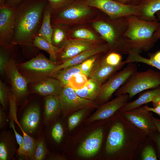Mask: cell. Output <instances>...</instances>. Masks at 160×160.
I'll use <instances>...</instances> for the list:
<instances>
[{"label": "cell", "mask_w": 160, "mask_h": 160, "mask_svg": "<svg viewBox=\"0 0 160 160\" xmlns=\"http://www.w3.org/2000/svg\"><path fill=\"white\" fill-rule=\"evenodd\" d=\"M118 117V120L109 131L105 143V152L108 155L117 153L121 160H132L140 145L148 136L130 122L120 112Z\"/></svg>", "instance_id": "obj_1"}, {"label": "cell", "mask_w": 160, "mask_h": 160, "mask_svg": "<svg viewBox=\"0 0 160 160\" xmlns=\"http://www.w3.org/2000/svg\"><path fill=\"white\" fill-rule=\"evenodd\" d=\"M47 0H23L16 7L14 46L34 47L33 41L41 26Z\"/></svg>", "instance_id": "obj_2"}, {"label": "cell", "mask_w": 160, "mask_h": 160, "mask_svg": "<svg viewBox=\"0 0 160 160\" xmlns=\"http://www.w3.org/2000/svg\"><path fill=\"white\" fill-rule=\"evenodd\" d=\"M126 17L128 27L123 35L124 54H128L131 52L140 53L150 50L158 41L153 34L160 22L142 20L133 15Z\"/></svg>", "instance_id": "obj_3"}, {"label": "cell", "mask_w": 160, "mask_h": 160, "mask_svg": "<svg viewBox=\"0 0 160 160\" xmlns=\"http://www.w3.org/2000/svg\"><path fill=\"white\" fill-rule=\"evenodd\" d=\"M94 21L92 26L100 35L102 39L108 45L109 52L123 54L124 40L123 35L128 27L126 17L112 19L105 14Z\"/></svg>", "instance_id": "obj_4"}, {"label": "cell", "mask_w": 160, "mask_h": 160, "mask_svg": "<svg viewBox=\"0 0 160 160\" xmlns=\"http://www.w3.org/2000/svg\"><path fill=\"white\" fill-rule=\"evenodd\" d=\"M160 86V71L149 69L137 71L131 74L126 82L116 92V96L127 94L129 100L145 90Z\"/></svg>", "instance_id": "obj_5"}, {"label": "cell", "mask_w": 160, "mask_h": 160, "mask_svg": "<svg viewBox=\"0 0 160 160\" xmlns=\"http://www.w3.org/2000/svg\"><path fill=\"white\" fill-rule=\"evenodd\" d=\"M60 63L48 59L41 53L29 60L17 64V65L28 83L32 84L52 77L55 68Z\"/></svg>", "instance_id": "obj_6"}, {"label": "cell", "mask_w": 160, "mask_h": 160, "mask_svg": "<svg viewBox=\"0 0 160 160\" xmlns=\"http://www.w3.org/2000/svg\"><path fill=\"white\" fill-rule=\"evenodd\" d=\"M93 8L86 4L84 0H75L58 10L51 12V23L68 26L80 23L90 15Z\"/></svg>", "instance_id": "obj_7"}, {"label": "cell", "mask_w": 160, "mask_h": 160, "mask_svg": "<svg viewBox=\"0 0 160 160\" xmlns=\"http://www.w3.org/2000/svg\"><path fill=\"white\" fill-rule=\"evenodd\" d=\"M89 6L97 8L112 19L126 17L130 15L139 17L140 13L137 6L125 5L114 0H84Z\"/></svg>", "instance_id": "obj_8"}, {"label": "cell", "mask_w": 160, "mask_h": 160, "mask_svg": "<svg viewBox=\"0 0 160 160\" xmlns=\"http://www.w3.org/2000/svg\"><path fill=\"white\" fill-rule=\"evenodd\" d=\"M137 70L135 63H127L122 70L114 74L103 84L98 97L100 103H105L127 80L129 76Z\"/></svg>", "instance_id": "obj_9"}, {"label": "cell", "mask_w": 160, "mask_h": 160, "mask_svg": "<svg viewBox=\"0 0 160 160\" xmlns=\"http://www.w3.org/2000/svg\"><path fill=\"white\" fill-rule=\"evenodd\" d=\"M16 7L0 6V47L9 50L12 48L15 24Z\"/></svg>", "instance_id": "obj_10"}, {"label": "cell", "mask_w": 160, "mask_h": 160, "mask_svg": "<svg viewBox=\"0 0 160 160\" xmlns=\"http://www.w3.org/2000/svg\"><path fill=\"white\" fill-rule=\"evenodd\" d=\"M4 71L11 87V91L14 95L16 101L23 99L28 93V83L19 71L13 59L10 58L5 66Z\"/></svg>", "instance_id": "obj_11"}, {"label": "cell", "mask_w": 160, "mask_h": 160, "mask_svg": "<svg viewBox=\"0 0 160 160\" xmlns=\"http://www.w3.org/2000/svg\"><path fill=\"white\" fill-rule=\"evenodd\" d=\"M59 98L61 111L65 115L71 114L83 108L97 107L93 101L80 97L73 89L68 86H64Z\"/></svg>", "instance_id": "obj_12"}, {"label": "cell", "mask_w": 160, "mask_h": 160, "mask_svg": "<svg viewBox=\"0 0 160 160\" xmlns=\"http://www.w3.org/2000/svg\"><path fill=\"white\" fill-rule=\"evenodd\" d=\"M130 122L146 133L149 137L157 131L152 119V113L143 106L121 112Z\"/></svg>", "instance_id": "obj_13"}, {"label": "cell", "mask_w": 160, "mask_h": 160, "mask_svg": "<svg viewBox=\"0 0 160 160\" xmlns=\"http://www.w3.org/2000/svg\"><path fill=\"white\" fill-rule=\"evenodd\" d=\"M129 100V95L127 94L116 96L114 99L99 107L95 113L88 119L87 122H92L111 117L125 105Z\"/></svg>", "instance_id": "obj_14"}, {"label": "cell", "mask_w": 160, "mask_h": 160, "mask_svg": "<svg viewBox=\"0 0 160 160\" xmlns=\"http://www.w3.org/2000/svg\"><path fill=\"white\" fill-rule=\"evenodd\" d=\"M96 41L77 39H68L64 47L57 55V60L62 62L73 57L100 43Z\"/></svg>", "instance_id": "obj_15"}, {"label": "cell", "mask_w": 160, "mask_h": 160, "mask_svg": "<svg viewBox=\"0 0 160 160\" xmlns=\"http://www.w3.org/2000/svg\"><path fill=\"white\" fill-rule=\"evenodd\" d=\"M103 136V129L100 128L92 132L79 147L77 153L80 156L89 158L96 155L101 145Z\"/></svg>", "instance_id": "obj_16"}, {"label": "cell", "mask_w": 160, "mask_h": 160, "mask_svg": "<svg viewBox=\"0 0 160 160\" xmlns=\"http://www.w3.org/2000/svg\"><path fill=\"white\" fill-rule=\"evenodd\" d=\"M63 87L64 86L59 80L50 77L32 84L30 92L45 96L53 95L59 97Z\"/></svg>", "instance_id": "obj_17"}, {"label": "cell", "mask_w": 160, "mask_h": 160, "mask_svg": "<svg viewBox=\"0 0 160 160\" xmlns=\"http://www.w3.org/2000/svg\"><path fill=\"white\" fill-rule=\"evenodd\" d=\"M109 51L110 47L107 43H99L73 57L61 62L55 68L54 73L65 67L80 64L94 55Z\"/></svg>", "instance_id": "obj_18"}, {"label": "cell", "mask_w": 160, "mask_h": 160, "mask_svg": "<svg viewBox=\"0 0 160 160\" xmlns=\"http://www.w3.org/2000/svg\"><path fill=\"white\" fill-rule=\"evenodd\" d=\"M105 56L97 64L89 76L101 84L113 76L116 71L121 69L125 64L122 61L119 65L113 66L107 64L104 60Z\"/></svg>", "instance_id": "obj_19"}, {"label": "cell", "mask_w": 160, "mask_h": 160, "mask_svg": "<svg viewBox=\"0 0 160 160\" xmlns=\"http://www.w3.org/2000/svg\"><path fill=\"white\" fill-rule=\"evenodd\" d=\"M135 5L138 6L140 20L147 21H158L155 16L160 11V0H136Z\"/></svg>", "instance_id": "obj_20"}, {"label": "cell", "mask_w": 160, "mask_h": 160, "mask_svg": "<svg viewBox=\"0 0 160 160\" xmlns=\"http://www.w3.org/2000/svg\"><path fill=\"white\" fill-rule=\"evenodd\" d=\"M40 117V111L38 105H32L25 111L22 119L21 126L27 133H32L37 129Z\"/></svg>", "instance_id": "obj_21"}, {"label": "cell", "mask_w": 160, "mask_h": 160, "mask_svg": "<svg viewBox=\"0 0 160 160\" xmlns=\"http://www.w3.org/2000/svg\"><path fill=\"white\" fill-rule=\"evenodd\" d=\"M10 120L16 123L23 134V144L20 155L23 156L27 159H32L36 148L37 141L29 135L19 124L17 117V111H13L9 113Z\"/></svg>", "instance_id": "obj_22"}, {"label": "cell", "mask_w": 160, "mask_h": 160, "mask_svg": "<svg viewBox=\"0 0 160 160\" xmlns=\"http://www.w3.org/2000/svg\"><path fill=\"white\" fill-rule=\"evenodd\" d=\"M159 95H160V86L143 93L134 100L127 102L119 111L123 112L141 106L143 104L152 102L153 99Z\"/></svg>", "instance_id": "obj_23"}, {"label": "cell", "mask_w": 160, "mask_h": 160, "mask_svg": "<svg viewBox=\"0 0 160 160\" xmlns=\"http://www.w3.org/2000/svg\"><path fill=\"white\" fill-rule=\"evenodd\" d=\"M102 85L97 81L89 78L82 88L74 90L80 97L93 101L98 97Z\"/></svg>", "instance_id": "obj_24"}, {"label": "cell", "mask_w": 160, "mask_h": 160, "mask_svg": "<svg viewBox=\"0 0 160 160\" xmlns=\"http://www.w3.org/2000/svg\"><path fill=\"white\" fill-rule=\"evenodd\" d=\"M52 33L51 39V44L62 49L68 39V26L62 24L52 23Z\"/></svg>", "instance_id": "obj_25"}, {"label": "cell", "mask_w": 160, "mask_h": 160, "mask_svg": "<svg viewBox=\"0 0 160 160\" xmlns=\"http://www.w3.org/2000/svg\"><path fill=\"white\" fill-rule=\"evenodd\" d=\"M44 121L47 123L55 117L61 111L59 97L46 96L44 100Z\"/></svg>", "instance_id": "obj_26"}, {"label": "cell", "mask_w": 160, "mask_h": 160, "mask_svg": "<svg viewBox=\"0 0 160 160\" xmlns=\"http://www.w3.org/2000/svg\"><path fill=\"white\" fill-rule=\"evenodd\" d=\"M51 14V7L48 2L45 7L42 23L36 35L42 37L51 43L52 33Z\"/></svg>", "instance_id": "obj_27"}, {"label": "cell", "mask_w": 160, "mask_h": 160, "mask_svg": "<svg viewBox=\"0 0 160 160\" xmlns=\"http://www.w3.org/2000/svg\"><path fill=\"white\" fill-rule=\"evenodd\" d=\"M15 147L13 140L7 134L1 135L0 142V160H9L13 156Z\"/></svg>", "instance_id": "obj_28"}, {"label": "cell", "mask_w": 160, "mask_h": 160, "mask_svg": "<svg viewBox=\"0 0 160 160\" xmlns=\"http://www.w3.org/2000/svg\"><path fill=\"white\" fill-rule=\"evenodd\" d=\"M34 47L43 50L49 54L50 60L57 62V55L61 49L54 46L42 37L36 36L33 41Z\"/></svg>", "instance_id": "obj_29"}, {"label": "cell", "mask_w": 160, "mask_h": 160, "mask_svg": "<svg viewBox=\"0 0 160 160\" xmlns=\"http://www.w3.org/2000/svg\"><path fill=\"white\" fill-rule=\"evenodd\" d=\"M80 65V64L64 68L55 73L52 77L60 81L64 86H67L72 75L76 73H81Z\"/></svg>", "instance_id": "obj_30"}, {"label": "cell", "mask_w": 160, "mask_h": 160, "mask_svg": "<svg viewBox=\"0 0 160 160\" xmlns=\"http://www.w3.org/2000/svg\"><path fill=\"white\" fill-rule=\"evenodd\" d=\"M128 55L126 59L124 61L125 64L130 63H141L154 67L160 70V62L152 58L143 57L140 53L135 52H131Z\"/></svg>", "instance_id": "obj_31"}, {"label": "cell", "mask_w": 160, "mask_h": 160, "mask_svg": "<svg viewBox=\"0 0 160 160\" xmlns=\"http://www.w3.org/2000/svg\"><path fill=\"white\" fill-rule=\"evenodd\" d=\"M88 77L82 73H76L72 75L69 79L67 86L73 89L82 88L87 83Z\"/></svg>", "instance_id": "obj_32"}, {"label": "cell", "mask_w": 160, "mask_h": 160, "mask_svg": "<svg viewBox=\"0 0 160 160\" xmlns=\"http://www.w3.org/2000/svg\"><path fill=\"white\" fill-rule=\"evenodd\" d=\"M72 35L76 39L92 41H101L93 32L86 28L76 29L73 32Z\"/></svg>", "instance_id": "obj_33"}, {"label": "cell", "mask_w": 160, "mask_h": 160, "mask_svg": "<svg viewBox=\"0 0 160 160\" xmlns=\"http://www.w3.org/2000/svg\"><path fill=\"white\" fill-rule=\"evenodd\" d=\"M88 108H84L79 110L69 117L68 120V127L70 130L74 129L79 123Z\"/></svg>", "instance_id": "obj_34"}, {"label": "cell", "mask_w": 160, "mask_h": 160, "mask_svg": "<svg viewBox=\"0 0 160 160\" xmlns=\"http://www.w3.org/2000/svg\"><path fill=\"white\" fill-rule=\"evenodd\" d=\"M98 54L94 55L80 64V68L82 73L89 77L91 74Z\"/></svg>", "instance_id": "obj_35"}, {"label": "cell", "mask_w": 160, "mask_h": 160, "mask_svg": "<svg viewBox=\"0 0 160 160\" xmlns=\"http://www.w3.org/2000/svg\"><path fill=\"white\" fill-rule=\"evenodd\" d=\"M47 150L43 140L40 139L37 143L32 160H42L44 159L47 153Z\"/></svg>", "instance_id": "obj_36"}, {"label": "cell", "mask_w": 160, "mask_h": 160, "mask_svg": "<svg viewBox=\"0 0 160 160\" xmlns=\"http://www.w3.org/2000/svg\"><path fill=\"white\" fill-rule=\"evenodd\" d=\"M122 58L121 54L114 51L108 52L104 57L105 62L113 66H117L120 64L122 62Z\"/></svg>", "instance_id": "obj_37"}, {"label": "cell", "mask_w": 160, "mask_h": 160, "mask_svg": "<svg viewBox=\"0 0 160 160\" xmlns=\"http://www.w3.org/2000/svg\"><path fill=\"white\" fill-rule=\"evenodd\" d=\"M141 158L142 160H157V153L155 148L151 144L145 146L142 151Z\"/></svg>", "instance_id": "obj_38"}, {"label": "cell", "mask_w": 160, "mask_h": 160, "mask_svg": "<svg viewBox=\"0 0 160 160\" xmlns=\"http://www.w3.org/2000/svg\"><path fill=\"white\" fill-rule=\"evenodd\" d=\"M9 91L8 87L1 80H0V101L3 110L6 108L9 102Z\"/></svg>", "instance_id": "obj_39"}, {"label": "cell", "mask_w": 160, "mask_h": 160, "mask_svg": "<svg viewBox=\"0 0 160 160\" xmlns=\"http://www.w3.org/2000/svg\"><path fill=\"white\" fill-rule=\"evenodd\" d=\"M50 4L51 12L58 10L73 2L75 0H47Z\"/></svg>", "instance_id": "obj_40"}, {"label": "cell", "mask_w": 160, "mask_h": 160, "mask_svg": "<svg viewBox=\"0 0 160 160\" xmlns=\"http://www.w3.org/2000/svg\"><path fill=\"white\" fill-rule=\"evenodd\" d=\"M63 130L61 124L58 122L53 127L52 131V137L54 140L57 143L61 141L63 135Z\"/></svg>", "instance_id": "obj_41"}, {"label": "cell", "mask_w": 160, "mask_h": 160, "mask_svg": "<svg viewBox=\"0 0 160 160\" xmlns=\"http://www.w3.org/2000/svg\"><path fill=\"white\" fill-rule=\"evenodd\" d=\"M7 50L1 47L0 52V73L2 76L5 74V66L10 58H9Z\"/></svg>", "instance_id": "obj_42"}, {"label": "cell", "mask_w": 160, "mask_h": 160, "mask_svg": "<svg viewBox=\"0 0 160 160\" xmlns=\"http://www.w3.org/2000/svg\"><path fill=\"white\" fill-rule=\"evenodd\" d=\"M153 107H150L146 105L143 107L149 111L153 112L160 116V95L155 97L152 100Z\"/></svg>", "instance_id": "obj_43"}, {"label": "cell", "mask_w": 160, "mask_h": 160, "mask_svg": "<svg viewBox=\"0 0 160 160\" xmlns=\"http://www.w3.org/2000/svg\"><path fill=\"white\" fill-rule=\"evenodd\" d=\"M9 125L12 129L15 135L17 143L19 145V148L17 151L18 154L20 155L22 150L23 144V138L20 135L17 133L15 128L14 124V121L12 120H10L9 122Z\"/></svg>", "instance_id": "obj_44"}, {"label": "cell", "mask_w": 160, "mask_h": 160, "mask_svg": "<svg viewBox=\"0 0 160 160\" xmlns=\"http://www.w3.org/2000/svg\"><path fill=\"white\" fill-rule=\"evenodd\" d=\"M148 137L155 143L158 158L160 160V134L156 131Z\"/></svg>", "instance_id": "obj_45"}, {"label": "cell", "mask_w": 160, "mask_h": 160, "mask_svg": "<svg viewBox=\"0 0 160 160\" xmlns=\"http://www.w3.org/2000/svg\"><path fill=\"white\" fill-rule=\"evenodd\" d=\"M3 109L0 107V128H2L6 124V119Z\"/></svg>", "instance_id": "obj_46"}, {"label": "cell", "mask_w": 160, "mask_h": 160, "mask_svg": "<svg viewBox=\"0 0 160 160\" xmlns=\"http://www.w3.org/2000/svg\"><path fill=\"white\" fill-rule=\"evenodd\" d=\"M23 0H5V4L16 7Z\"/></svg>", "instance_id": "obj_47"}, {"label": "cell", "mask_w": 160, "mask_h": 160, "mask_svg": "<svg viewBox=\"0 0 160 160\" xmlns=\"http://www.w3.org/2000/svg\"><path fill=\"white\" fill-rule=\"evenodd\" d=\"M156 14L157 18L160 22V12L159 11L157 12ZM153 36L158 40L160 39V25L158 29L154 32Z\"/></svg>", "instance_id": "obj_48"}, {"label": "cell", "mask_w": 160, "mask_h": 160, "mask_svg": "<svg viewBox=\"0 0 160 160\" xmlns=\"http://www.w3.org/2000/svg\"><path fill=\"white\" fill-rule=\"evenodd\" d=\"M120 3L125 5H135V0H114Z\"/></svg>", "instance_id": "obj_49"}, {"label": "cell", "mask_w": 160, "mask_h": 160, "mask_svg": "<svg viewBox=\"0 0 160 160\" xmlns=\"http://www.w3.org/2000/svg\"><path fill=\"white\" fill-rule=\"evenodd\" d=\"M152 119L157 132L160 134V119L153 116Z\"/></svg>", "instance_id": "obj_50"}, {"label": "cell", "mask_w": 160, "mask_h": 160, "mask_svg": "<svg viewBox=\"0 0 160 160\" xmlns=\"http://www.w3.org/2000/svg\"><path fill=\"white\" fill-rule=\"evenodd\" d=\"M149 56V57L160 62V50L153 54H150Z\"/></svg>", "instance_id": "obj_51"}, {"label": "cell", "mask_w": 160, "mask_h": 160, "mask_svg": "<svg viewBox=\"0 0 160 160\" xmlns=\"http://www.w3.org/2000/svg\"><path fill=\"white\" fill-rule=\"evenodd\" d=\"M5 0H0V6L5 4Z\"/></svg>", "instance_id": "obj_52"}, {"label": "cell", "mask_w": 160, "mask_h": 160, "mask_svg": "<svg viewBox=\"0 0 160 160\" xmlns=\"http://www.w3.org/2000/svg\"><path fill=\"white\" fill-rule=\"evenodd\" d=\"M136 0H135V1Z\"/></svg>", "instance_id": "obj_53"}, {"label": "cell", "mask_w": 160, "mask_h": 160, "mask_svg": "<svg viewBox=\"0 0 160 160\" xmlns=\"http://www.w3.org/2000/svg\"><path fill=\"white\" fill-rule=\"evenodd\" d=\"M160 12V11H159Z\"/></svg>", "instance_id": "obj_54"}]
</instances>
